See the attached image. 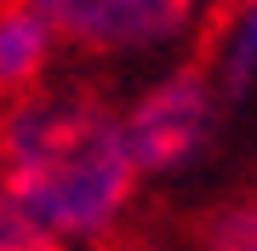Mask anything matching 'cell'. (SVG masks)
Returning <instances> with one entry per match:
<instances>
[{
    "mask_svg": "<svg viewBox=\"0 0 257 251\" xmlns=\"http://www.w3.org/2000/svg\"><path fill=\"white\" fill-rule=\"evenodd\" d=\"M120 114L80 92H23L0 114V188L52 234L86 245L114 234L138 194Z\"/></svg>",
    "mask_w": 257,
    "mask_h": 251,
    "instance_id": "cell-1",
    "label": "cell"
},
{
    "mask_svg": "<svg viewBox=\"0 0 257 251\" xmlns=\"http://www.w3.org/2000/svg\"><path fill=\"white\" fill-rule=\"evenodd\" d=\"M217 126H223V86L211 80V69H166L120 109V131L138 160V177L194 171L217 143Z\"/></svg>",
    "mask_w": 257,
    "mask_h": 251,
    "instance_id": "cell-2",
    "label": "cell"
},
{
    "mask_svg": "<svg viewBox=\"0 0 257 251\" xmlns=\"http://www.w3.org/2000/svg\"><path fill=\"white\" fill-rule=\"evenodd\" d=\"M52 23L57 46L92 57H160L189 40L200 0H23Z\"/></svg>",
    "mask_w": 257,
    "mask_h": 251,
    "instance_id": "cell-3",
    "label": "cell"
},
{
    "mask_svg": "<svg viewBox=\"0 0 257 251\" xmlns=\"http://www.w3.org/2000/svg\"><path fill=\"white\" fill-rule=\"evenodd\" d=\"M52 57H57L52 23L40 18L35 6H23V0H6V6H0V97L35 92V86L46 80Z\"/></svg>",
    "mask_w": 257,
    "mask_h": 251,
    "instance_id": "cell-4",
    "label": "cell"
},
{
    "mask_svg": "<svg viewBox=\"0 0 257 251\" xmlns=\"http://www.w3.org/2000/svg\"><path fill=\"white\" fill-rule=\"evenodd\" d=\"M211 80L223 86V97L257 92V0H229V18L211 46Z\"/></svg>",
    "mask_w": 257,
    "mask_h": 251,
    "instance_id": "cell-5",
    "label": "cell"
},
{
    "mask_svg": "<svg viewBox=\"0 0 257 251\" xmlns=\"http://www.w3.org/2000/svg\"><path fill=\"white\" fill-rule=\"evenodd\" d=\"M206 251H257V200H229L200 228Z\"/></svg>",
    "mask_w": 257,
    "mask_h": 251,
    "instance_id": "cell-6",
    "label": "cell"
},
{
    "mask_svg": "<svg viewBox=\"0 0 257 251\" xmlns=\"http://www.w3.org/2000/svg\"><path fill=\"white\" fill-rule=\"evenodd\" d=\"M0 251H57V240L0 188Z\"/></svg>",
    "mask_w": 257,
    "mask_h": 251,
    "instance_id": "cell-7",
    "label": "cell"
},
{
    "mask_svg": "<svg viewBox=\"0 0 257 251\" xmlns=\"http://www.w3.org/2000/svg\"><path fill=\"white\" fill-rule=\"evenodd\" d=\"M200 6H229V0H200Z\"/></svg>",
    "mask_w": 257,
    "mask_h": 251,
    "instance_id": "cell-8",
    "label": "cell"
}]
</instances>
